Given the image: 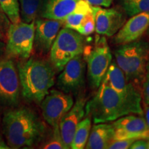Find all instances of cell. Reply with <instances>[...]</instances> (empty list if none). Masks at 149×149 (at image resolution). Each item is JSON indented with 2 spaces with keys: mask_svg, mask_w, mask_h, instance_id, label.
<instances>
[{
  "mask_svg": "<svg viewBox=\"0 0 149 149\" xmlns=\"http://www.w3.org/2000/svg\"><path fill=\"white\" fill-rule=\"evenodd\" d=\"M86 115H90L94 124L113 122L130 114L142 115L141 102L122 95L102 83L97 92L85 107Z\"/></svg>",
  "mask_w": 149,
  "mask_h": 149,
  "instance_id": "1",
  "label": "cell"
},
{
  "mask_svg": "<svg viewBox=\"0 0 149 149\" xmlns=\"http://www.w3.org/2000/svg\"><path fill=\"white\" fill-rule=\"evenodd\" d=\"M3 131L7 143L12 148L36 144L44 137L46 126L32 110L20 108L5 113Z\"/></svg>",
  "mask_w": 149,
  "mask_h": 149,
  "instance_id": "2",
  "label": "cell"
},
{
  "mask_svg": "<svg viewBox=\"0 0 149 149\" xmlns=\"http://www.w3.org/2000/svg\"><path fill=\"white\" fill-rule=\"evenodd\" d=\"M55 68L48 61L32 58L20 65L22 95L27 101L41 103L55 84Z\"/></svg>",
  "mask_w": 149,
  "mask_h": 149,
  "instance_id": "3",
  "label": "cell"
},
{
  "mask_svg": "<svg viewBox=\"0 0 149 149\" xmlns=\"http://www.w3.org/2000/svg\"><path fill=\"white\" fill-rule=\"evenodd\" d=\"M115 62L128 81L139 88L149 59V42L137 40L122 44L114 51Z\"/></svg>",
  "mask_w": 149,
  "mask_h": 149,
  "instance_id": "4",
  "label": "cell"
},
{
  "mask_svg": "<svg viewBox=\"0 0 149 149\" xmlns=\"http://www.w3.org/2000/svg\"><path fill=\"white\" fill-rule=\"evenodd\" d=\"M84 43V37L77 31L66 27L59 30L50 50L54 68L61 71L68 61L83 53Z\"/></svg>",
  "mask_w": 149,
  "mask_h": 149,
  "instance_id": "5",
  "label": "cell"
},
{
  "mask_svg": "<svg viewBox=\"0 0 149 149\" xmlns=\"http://www.w3.org/2000/svg\"><path fill=\"white\" fill-rule=\"evenodd\" d=\"M35 22H19L10 24L8 30L6 51L14 57L27 59L31 56L34 44Z\"/></svg>",
  "mask_w": 149,
  "mask_h": 149,
  "instance_id": "6",
  "label": "cell"
},
{
  "mask_svg": "<svg viewBox=\"0 0 149 149\" xmlns=\"http://www.w3.org/2000/svg\"><path fill=\"white\" fill-rule=\"evenodd\" d=\"M87 74L91 87L98 88L112 61V54L104 37H102L86 57Z\"/></svg>",
  "mask_w": 149,
  "mask_h": 149,
  "instance_id": "7",
  "label": "cell"
},
{
  "mask_svg": "<svg viewBox=\"0 0 149 149\" xmlns=\"http://www.w3.org/2000/svg\"><path fill=\"white\" fill-rule=\"evenodd\" d=\"M42 115L44 120L53 128L59 126V121L74 104L71 94L52 90L42 102Z\"/></svg>",
  "mask_w": 149,
  "mask_h": 149,
  "instance_id": "8",
  "label": "cell"
},
{
  "mask_svg": "<svg viewBox=\"0 0 149 149\" xmlns=\"http://www.w3.org/2000/svg\"><path fill=\"white\" fill-rule=\"evenodd\" d=\"M86 64L82 54L68 61L57 78V86L63 92L77 94L85 83Z\"/></svg>",
  "mask_w": 149,
  "mask_h": 149,
  "instance_id": "9",
  "label": "cell"
},
{
  "mask_svg": "<svg viewBox=\"0 0 149 149\" xmlns=\"http://www.w3.org/2000/svg\"><path fill=\"white\" fill-rule=\"evenodd\" d=\"M19 78L13 61H0V99L6 103L15 105L19 98Z\"/></svg>",
  "mask_w": 149,
  "mask_h": 149,
  "instance_id": "10",
  "label": "cell"
},
{
  "mask_svg": "<svg viewBox=\"0 0 149 149\" xmlns=\"http://www.w3.org/2000/svg\"><path fill=\"white\" fill-rule=\"evenodd\" d=\"M95 31L99 35L112 37L118 32L126 22L125 15L119 9L92 6Z\"/></svg>",
  "mask_w": 149,
  "mask_h": 149,
  "instance_id": "11",
  "label": "cell"
},
{
  "mask_svg": "<svg viewBox=\"0 0 149 149\" xmlns=\"http://www.w3.org/2000/svg\"><path fill=\"white\" fill-rule=\"evenodd\" d=\"M102 83L105 84L119 94L126 97L142 101L141 92L139 87L128 81L124 72L119 68L116 62L110 65Z\"/></svg>",
  "mask_w": 149,
  "mask_h": 149,
  "instance_id": "12",
  "label": "cell"
},
{
  "mask_svg": "<svg viewBox=\"0 0 149 149\" xmlns=\"http://www.w3.org/2000/svg\"><path fill=\"white\" fill-rule=\"evenodd\" d=\"M86 104V101L85 99H78L70 111L61 117L59 121V132L66 149L71 148L75 130L79 123L85 116Z\"/></svg>",
  "mask_w": 149,
  "mask_h": 149,
  "instance_id": "13",
  "label": "cell"
},
{
  "mask_svg": "<svg viewBox=\"0 0 149 149\" xmlns=\"http://www.w3.org/2000/svg\"><path fill=\"white\" fill-rule=\"evenodd\" d=\"M148 27L149 12L135 15L125 22L115 34L113 42L117 45H122L138 40L146 32Z\"/></svg>",
  "mask_w": 149,
  "mask_h": 149,
  "instance_id": "14",
  "label": "cell"
},
{
  "mask_svg": "<svg viewBox=\"0 0 149 149\" xmlns=\"http://www.w3.org/2000/svg\"><path fill=\"white\" fill-rule=\"evenodd\" d=\"M62 21L42 19L35 22L34 43L37 49L46 54L51 50L61 26Z\"/></svg>",
  "mask_w": 149,
  "mask_h": 149,
  "instance_id": "15",
  "label": "cell"
},
{
  "mask_svg": "<svg viewBox=\"0 0 149 149\" xmlns=\"http://www.w3.org/2000/svg\"><path fill=\"white\" fill-rule=\"evenodd\" d=\"M114 140L137 139L148 128L146 120L141 116L127 115L113 121Z\"/></svg>",
  "mask_w": 149,
  "mask_h": 149,
  "instance_id": "16",
  "label": "cell"
},
{
  "mask_svg": "<svg viewBox=\"0 0 149 149\" xmlns=\"http://www.w3.org/2000/svg\"><path fill=\"white\" fill-rule=\"evenodd\" d=\"M114 128L112 124L98 123L95 124L91 129L85 148L106 149L113 140Z\"/></svg>",
  "mask_w": 149,
  "mask_h": 149,
  "instance_id": "17",
  "label": "cell"
},
{
  "mask_svg": "<svg viewBox=\"0 0 149 149\" xmlns=\"http://www.w3.org/2000/svg\"><path fill=\"white\" fill-rule=\"evenodd\" d=\"M78 1L79 0H46L42 17L63 22L73 11Z\"/></svg>",
  "mask_w": 149,
  "mask_h": 149,
  "instance_id": "18",
  "label": "cell"
},
{
  "mask_svg": "<svg viewBox=\"0 0 149 149\" xmlns=\"http://www.w3.org/2000/svg\"><path fill=\"white\" fill-rule=\"evenodd\" d=\"M91 10L92 6L87 3L85 0H79L73 11L62 22L64 27L77 31L84 18Z\"/></svg>",
  "mask_w": 149,
  "mask_h": 149,
  "instance_id": "19",
  "label": "cell"
},
{
  "mask_svg": "<svg viewBox=\"0 0 149 149\" xmlns=\"http://www.w3.org/2000/svg\"><path fill=\"white\" fill-rule=\"evenodd\" d=\"M91 129V118L86 117L78 124L72 139V149H83L88 141Z\"/></svg>",
  "mask_w": 149,
  "mask_h": 149,
  "instance_id": "20",
  "label": "cell"
},
{
  "mask_svg": "<svg viewBox=\"0 0 149 149\" xmlns=\"http://www.w3.org/2000/svg\"><path fill=\"white\" fill-rule=\"evenodd\" d=\"M42 0H19L20 17L25 23L35 21Z\"/></svg>",
  "mask_w": 149,
  "mask_h": 149,
  "instance_id": "21",
  "label": "cell"
},
{
  "mask_svg": "<svg viewBox=\"0 0 149 149\" xmlns=\"http://www.w3.org/2000/svg\"><path fill=\"white\" fill-rule=\"evenodd\" d=\"M120 4L124 13L130 17L149 12V0H120Z\"/></svg>",
  "mask_w": 149,
  "mask_h": 149,
  "instance_id": "22",
  "label": "cell"
},
{
  "mask_svg": "<svg viewBox=\"0 0 149 149\" xmlns=\"http://www.w3.org/2000/svg\"><path fill=\"white\" fill-rule=\"evenodd\" d=\"M0 7L12 24L21 22L18 0H0Z\"/></svg>",
  "mask_w": 149,
  "mask_h": 149,
  "instance_id": "23",
  "label": "cell"
},
{
  "mask_svg": "<svg viewBox=\"0 0 149 149\" xmlns=\"http://www.w3.org/2000/svg\"><path fill=\"white\" fill-rule=\"evenodd\" d=\"M77 31L81 35H84V36H88V35L92 34L94 32L95 19L94 17H93V10L89 12L85 16Z\"/></svg>",
  "mask_w": 149,
  "mask_h": 149,
  "instance_id": "24",
  "label": "cell"
},
{
  "mask_svg": "<svg viewBox=\"0 0 149 149\" xmlns=\"http://www.w3.org/2000/svg\"><path fill=\"white\" fill-rule=\"evenodd\" d=\"M42 148L45 149H66L61 138L59 126L54 128L53 133L52 137L44 145Z\"/></svg>",
  "mask_w": 149,
  "mask_h": 149,
  "instance_id": "25",
  "label": "cell"
},
{
  "mask_svg": "<svg viewBox=\"0 0 149 149\" xmlns=\"http://www.w3.org/2000/svg\"><path fill=\"white\" fill-rule=\"evenodd\" d=\"M141 96L144 105H149V59L146 66L144 77L142 82Z\"/></svg>",
  "mask_w": 149,
  "mask_h": 149,
  "instance_id": "26",
  "label": "cell"
},
{
  "mask_svg": "<svg viewBox=\"0 0 149 149\" xmlns=\"http://www.w3.org/2000/svg\"><path fill=\"white\" fill-rule=\"evenodd\" d=\"M135 139H121V140H114L111 141L109 146L110 149H127L129 148Z\"/></svg>",
  "mask_w": 149,
  "mask_h": 149,
  "instance_id": "27",
  "label": "cell"
},
{
  "mask_svg": "<svg viewBox=\"0 0 149 149\" xmlns=\"http://www.w3.org/2000/svg\"><path fill=\"white\" fill-rule=\"evenodd\" d=\"M92 6H99L109 8L113 3V0H85Z\"/></svg>",
  "mask_w": 149,
  "mask_h": 149,
  "instance_id": "28",
  "label": "cell"
},
{
  "mask_svg": "<svg viewBox=\"0 0 149 149\" xmlns=\"http://www.w3.org/2000/svg\"><path fill=\"white\" fill-rule=\"evenodd\" d=\"M130 149H147L148 148V140L144 139H137L133 141L130 146Z\"/></svg>",
  "mask_w": 149,
  "mask_h": 149,
  "instance_id": "29",
  "label": "cell"
},
{
  "mask_svg": "<svg viewBox=\"0 0 149 149\" xmlns=\"http://www.w3.org/2000/svg\"><path fill=\"white\" fill-rule=\"evenodd\" d=\"M145 106V120H146L147 126L149 128V105H144Z\"/></svg>",
  "mask_w": 149,
  "mask_h": 149,
  "instance_id": "30",
  "label": "cell"
},
{
  "mask_svg": "<svg viewBox=\"0 0 149 149\" xmlns=\"http://www.w3.org/2000/svg\"><path fill=\"white\" fill-rule=\"evenodd\" d=\"M137 139H149V128H147L146 130H144L140 135L137 137Z\"/></svg>",
  "mask_w": 149,
  "mask_h": 149,
  "instance_id": "31",
  "label": "cell"
},
{
  "mask_svg": "<svg viewBox=\"0 0 149 149\" xmlns=\"http://www.w3.org/2000/svg\"><path fill=\"white\" fill-rule=\"evenodd\" d=\"M5 13L3 12L2 9L1 8V7H0V26H1V24L3 22H7V19H6V17H5L4 16Z\"/></svg>",
  "mask_w": 149,
  "mask_h": 149,
  "instance_id": "32",
  "label": "cell"
},
{
  "mask_svg": "<svg viewBox=\"0 0 149 149\" xmlns=\"http://www.w3.org/2000/svg\"><path fill=\"white\" fill-rule=\"evenodd\" d=\"M146 35H147V36H148L149 37V27H148V29H147V31H146Z\"/></svg>",
  "mask_w": 149,
  "mask_h": 149,
  "instance_id": "33",
  "label": "cell"
},
{
  "mask_svg": "<svg viewBox=\"0 0 149 149\" xmlns=\"http://www.w3.org/2000/svg\"><path fill=\"white\" fill-rule=\"evenodd\" d=\"M148 140V148L149 149V139H147Z\"/></svg>",
  "mask_w": 149,
  "mask_h": 149,
  "instance_id": "34",
  "label": "cell"
},
{
  "mask_svg": "<svg viewBox=\"0 0 149 149\" xmlns=\"http://www.w3.org/2000/svg\"><path fill=\"white\" fill-rule=\"evenodd\" d=\"M1 33H0V38H1Z\"/></svg>",
  "mask_w": 149,
  "mask_h": 149,
  "instance_id": "35",
  "label": "cell"
}]
</instances>
